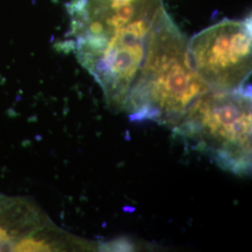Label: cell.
Here are the masks:
<instances>
[{"instance_id": "cell-4", "label": "cell", "mask_w": 252, "mask_h": 252, "mask_svg": "<svg viewBox=\"0 0 252 252\" xmlns=\"http://www.w3.org/2000/svg\"><path fill=\"white\" fill-rule=\"evenodd\" d=\"M252 21L224 20L188 42L190 62L210 90L245 88L252 73Z\"/></svg>"}, {"instance_id": "cell-2", "label": "cell", "mask_w": 252, "mask_h": 252, "mask_svg": "<svg viewBox=\"0 0 252 252\" xmlns=\"http://www.w3.org/2000/svg\"><path fill=\"white\" fill-rule=\"evenodd\" d=\"M252 118L249 87L233 92L209 90L171 129L223 170L244 176L252 170Z\"/></svg>"}, {"instance_id": "cell-1", "label": "cell", "mask_w": 252, "mask_h": 252, "mask_svg": "<svg viewBox=\"0 0 252 252\" xmlns=\"http://www.w3.org/2000/svg\"><path fill=\"white\" fill-rule=\"evenodd\" d=\"M188 42L162 8L150 30L143 63L128 94L125 112L131 121L172 128L210 90L192 66Z\"/></svg>"}, {"instance_id": "cell-3", "label": "cell", "mask_w": 252, "mask_h": 252, "mask_svg": "<svg viewBox=\"0 0 252 252\" xmlns=\"http://www.w3.org/2000/svg\"><path fill=\"white\" fill-rule=\"evenodd\" d=\"M158 13L132 22L108 36L76 38L80 62L98 82L113 112L126 110L129 92L144 60L147 38Z\"/></svg>"}, {"instance_id": "cell-5", "label": "cell", "mask_w": 252, "mask_h": 252, "mask_svg": "<svg viewBox=\"0 0 252 252\" xmlns=\"http://www.w3.org/2000/svg\"><path fill=\"white\" fill-rule=\"evenodd\" d=\"M57 246L54 242H51L46 238H36V237H26L19 241L18 243L12 246L13 252H52L57 251Z\"/></svg>"}]
</instances>
